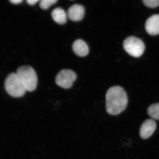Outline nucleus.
Returning <instances> with one entry per match:
<instances>
[{
  "mask_svg": "<svg viewBox=\"0 0 159 159\" xmlns=\"http://www.w3.org/2000/svg\"><path fill=\"white\" fill-rule=\"evenodd\" d=\"M5 87L10 96L16 98L23 97L27 91L16 73H11L6 77Z\"/></svg>",
  "mask_w": 159,
  "mask_h": 159,
  "instance_id": "7ed1b4c3",
  "label": "nucleus"
},
{
  "mask_svg": "<svg viewBox=\"0 0 159 159\" xmlns=\"http://www.w3.org/2000/svg\"><path fill=\"white\" fill-rule=\"evenodd\" d=\"M145 30L150 35L159 34V14H154L148 17L145 24Z\"/></svg>",
  "mask_w": 159,
  "mask_h": 159,
  "instance_id": "0eeeda50",
  "label": "nucleus"
},
{
  "mask_svg": "<svg viewBox=\"0 0 159 159\" xmlns=\"http://www.w3.org/2000/svg\"><path fill=\"white\" fill-rule=\"evenodd\" d=\"M147 113L152 119L159 120V103L150 105L147 110Z\"/></svg>",
  "mask_w": 159,
  "mask_h": 159,
  "instance_id": "9b49d317",
  "label": "nucleus"
},
{
  "mask_svg": "<svg viewBox=\"0 0 159 159\" xmlns=\"http://www.w3.org/2000/svg\"><path fill=\"white\" fill-rule=\"evenodd\" d=\"M123 48L131 56L139 57L145 51V46L142 40L135 36H129L123 42Z\"/></svg>",
  "mask_w": 159,
  "mask_h": 159,
  "instance_id": "20e7f679",
  "label": "nucleus"
},
{
  "mask_svg": "<svg viewBox=\"0 0 159 159\" xmlns=\"http://www.w3.org/2000/svg\"><path fill=\"white\" fill-rule=\"evenodd\" d=\"M51 16L55 22L59 25H64L67 21L66 14L65 11L61 8H57L51 12Z\"/></svg>",
  "mask_w": 159,
  "mask_h": 159,
  "instance_id": "9d476101",
  "label": "nucleus"
},
{
  "mask_svg": "<svg viewBox=\"0 0 159 159\" xmlns=\"http://www.w3.org/2000/svg\"><path fill=\"white\" fill-rule=\"evenodd\" d=\"M16 74L25 88L26 91L32 92L37 87L38 77L33 68L29 66H23L18 69Z\"/></svg>",
  "mask_w": 159,
  "mask_h": 159,
  "instance_id": "f03ea898",
  "label": "nucleus"
},
{
  "mask_svg": "<svg viewBox=\"0 0 159 159\" xmlns=\"http://www.w3.org/2000/svg\"><path fill=\"white\" fill-rule=\"evenodd\" d=\"M39 2V0H27V2L30 6H34Z\"/></svg>",
  "mask_w": 159,
  "mask_h": 159,
  "instance_id": "4468645a",
  "label": "nucleus"
},
{
  "mask_svg": "<svg viewBox=\"0 0 159 159\" xmlns=\"http://www.w3.org/2000/svg\"><path fill=\"white\" fill-rule=\"evenodd\" d=\"M10 2L12 4H18L21 3L23 2V0H11Z\"/></svg>",
  "mask_w": 159,
  "mask_h": 159,
  "instance_id": "2eb2a0df",
  "label": "nucleus"
},
{
  "mask_svg": "<svg viewBox=\"0 0 159 159\" xmlns=\"http://www.w3.org/2000/svg\"><path fill=\"white\" fill-rule=\"evenodd\" d=\"M72 48L75 54L79 57H85L89 53V48L82 39H77L74 42Z\"/></svg>",
  "mask_w": 159,
  "mask_h": 159,
  "instance_id": "1a4fd4ad",
  "label": "nucleus"
},
{
  "mask_svg": "<svg viewBox=\"0 0 159 159\" xmlns=\"http://www.w3.org/2000/svg\"><path fill=\"white\" fill-rule=\"evenodd\" d=\"M84 15V7L82 5L75 4L71 6L68 10V17L73 21H79L81 20Z\"/></svg>",
  "mask_w": 159,
  "mask_h": 159,
  "instance_id": "6e6552de",
  "label": "nucleus"
},
{
  "mask_svg": "<svg viewBox=\"0 0 159 159\" xmlns=\"http://www.w3.org/2000/svg\"><path fill=\"white\" fill-rule=\"evenodd\" d=\"M156 128V122L154 120L148 119L145 120L142 123L140 128V137L143 139H148L152 135Z\"/></svg>",
  "mask_w": 159,
  "mask_h": 159,
  "instance_id": "423d86ee",
  "label": "nucleus"
},
{
  "mask_svg": "<svg viewBox=\"0 0 159 159\" xmlns=\"http://www.w3.org/2000/svg\"><path fill=\"white\" fill-rule=\"evenodd\" d=\"M142 2L149 8H155L159 6V0H143Z\"/></svg>",
  "mask_w": 159,
  "mask_h": 159,
  "instance_id": "ddd939ff",
  "label": "nucleus"
},
{
  "mask_svg": "<svg viewBox=\"0 0 159 159\" xmlns=\"http://www.w3.org/2000/svg\"><path fill=\"white\" fill-rule=\"evenodd\" d=\"M57 2V0H42L40 1L39 6L42 9H47Z\"/></svg>",
  "mask_w": 159,
  "mask_h": 159,
  "instance_id": "f8f14e48",
  "label": "nucleus"
},
{
  "mask_svg": "<svg viewBox=\"0 0 159 159\" xmlns=\"http://www.w3.org/2000/svg\"><path fill=\"white\" fill-rule=\"evenodd\" d=\"M128 97L122 87L115 86L109 89L106 94V108L112 116L119 115L125 110L128 104Z\"/></svg>",
  "mask_w": 159,
  "mask_h": 159,
  "instance_id": "f257e3e1",
  "label": "nucleus"
},
{
  "mask_svg": "<svg viewBox=\"0 0 159 159\" xmlns=\"http://www.w3.org/2000/svg\"><path fill=\"white\" fill-rule=\"evenodd\" d=\"M77 75L72 70L64 69L60 71L56 76L55 81L57 85L65 89L70 88L77 79Z\"/></svg>",
  "mask_w": 159,
  "mask_h": 159,
  "instance_id": "39448f33",
  "label": "nucleus"
}]
</instances>
